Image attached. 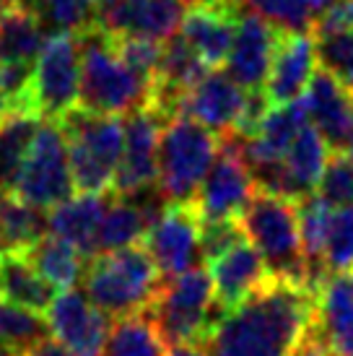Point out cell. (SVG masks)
Returning a JSON list of instances; mask_svg holds the SVG:
<instances>
[{
	"instance_id": "28",
	"label": "cell",
	"mask_w": 353,
	"mask_h": 356,
	"mask_svg": "<svg viewBox=\"0 0 353 356\" xmlns=\"http://www.w3.org/2000/svg\"><path fill=\"white\" fill-rule=\"evenodd\" d=\"M47 40L37 13L24 6L10 8L0 16V60L10 63H34Z\"/></svg>"
},
{
	"instance_id": "3",
	"label": "cell",
	"mask_w": 353,
	"mask_h": 356,
	"mask_svg": "<svg viewBox=\"0 0 353 356\" xmlns=\"http://www.w3.org/2000/svg\"><path fill=\"white\" fill-rule=\"evenodd\" d=\"M164 281L140 242L91 255L83 273L86 297L107 317L146 312Z\"/></svg>"
},
{
	"instance_id": "35",
	"label": "cell",
	"mask_w": 353,
	"mask_h": 356,
	"mask_svg": "<svg viewBox=\"0 0 353 356\" xmlns=\"http://www.w3.org/2000/svg\"><path fill=\"white\" fill-rule=\"evenodd\" d=\"M317 195L325 198L330 206H351L353 203V159L343 151H333L320 182Z\"/></svg>"
},
{
	"instance_id": "20",
	"label": "cell",
	"mask_w": 353,
	"mask_h": 356,
	"mask_svg": "<svg viewBox=\"0 0 353 356\" xmlns=\"http://www.w3.org/2000/svg\"><path fill=\"white\" fill-rule=\"evenodd\" d=\"M312 325L333 356H353V273H327L314 291Z\"/></svg>"
},
{
	"instance_id": "17",
	"label": "cell",
	"mask_w": 353,
	"mask_h": 356,
	"mask_svg": "<svg viewBox=\"0 0 353 356\" xmlns=\"http://www.w3.org/2000/svg\"><path fill=\"white\" fill-rule=\"evenodd\" d=\"M302 99L306 107V118L320 130L330 151H343L353 122V91L340 79H335L330 70L317 65Z\"/></svg>"
},
{
	"instance_id": "30",
	"label": "cell",
	"mask_w": 353,
	"mask_h": 356,
	"mask_svg": "<svg viewBox=\"0 0 353 356\" xmlns=\"http://www.w3.org/2000/svg\"><path fill=\"white\" fill-rule=\"evenodd\" d=\"M40 122L42 118L31 112H13L0 118V188H10Z\"/></svg>"
},
{
	"instance_id": "24",
	"label": "cell",
	"mask_w": 353,
	"mask_h": 356,
	"mask_svg": "<svg viewBox=\"0 0 353 356\" xmlns=\"http://www.w3.org/2000/svg\"><path fill=\"white\" fill-rule=\"evenodd\" d=\"M154 218L156 213H151L143 203H136L133 198H122V195H112L104 216L99 221L97 237H94V255L138 245Z\"/></svg>"
},
{
	"instance_id": "43",
	"label": "cell",
	"mask_w": 353,
	"mask_h": 356,
	"mask_svg": "<svg viewBox=\"0 0 353 356\" xmlns=\"http://www.w3.org/2000/svg\"><path fill=\"white\" fill-rule=\"evenodd\" d=\"M0 356H26L24 351H16V348L6 346V343H0Z\"/></svg>"
},
{
	"instance_id": "44",
	"label": "cell",
	"mask_w": 353,
	"mask_h": 356,
	"mask_svg": "<svg viewBox=\"0 0 353 356\" xmlns=\"http://www.w3.org/2000/svg\"><path fill=\"white\" fill-rule=\"evenodd\" d=\"M179 3H182V6H190V8H192V6H200V0H179Z\"/></svg>"
},
{
	"instance_id": "34",
	"label": "cell",
	"mask_w": 353,
	"mask_h": 356,
	"mask_svg": "<svg viewBox=\"0 0 353 356\" xmlns=\"http://www.w3.org/2000/svg\"><path fill=\"white\" fill-rule=\"evenodd\" d=\"M19 6L37 13L40 21H47L55 31H81L94 24L99 0H16Z\"/></svg>"
},
{
	"instance_id": "27",
	"label": "cell",
	"mask_w": 353,
	"mask_h": 356,
	"mask_svg": "<svg viewBox=\"0 0 353 356\" xmlns=\"http://www.w3.org/2000/svg\"><path fill=\"white\" fill-rule=\"evenodd\" d=\"M26 257L52 286L58 291H65V289L76 286V281L81 278L86 255L79 248H73L70 242L47 232V234H42L40 242H34L26 250Z\"/></svg>"
},
{
	"instance_id": "2",
	"label": "cell",
	"mask_w": 353,
	"mask_h": 356,
	"mask_svg": "<svg viewBox=\"0 0 353 356\" xmlns=\"http://www.w3.org/2000/svg\"><path fill=\"white\" fill-rule=\"evenodd\" d=\"M81 58L79 107L94 115H128L143 107L151 94V81L125 65L115 42L99 26L76 31Z\"/></svg>"
},
{
	"instance_id": "7",
	"label": "cell",
	"mask_w": 353,
	"mask_h": 356,
	"mask_svg": "<svg viewBox=\"0 0 353 356\" xmlns=\"http://www.w3.org/2000/svg\"><path fill=\"white\" fill-rule=\"evenodd\" d=\"M167 343H206L226 315L213 299V281L206 268L192 266L167 278L146 309Z\"/></svg>"
},
{
	"instance_id": "26",
	"label": "cell",
	"mask_w": 353,
	"mask_h": 356,
	"mask_svg": "<svg viewBox=\"0 0 353 356\" xmlns=\"http://www.w3.org/2000/svg\"><path fill=\"white\" fill-rule=\"evenodd\" d=\"M99 356H167V338L148 312L115 317Z\"/></svg>"
},
{
	"instance_id": "32",
	"label": "cell",
	"mask_w": 353,
	"mask_h": 356,
	"mask_svg": "<svg viewBox=\"0 0 353 356\" xmlns=\"http://www.w3.org/2000/svg\"><path fill=\"white\" fill-rule=\"evenodd\" d=\"M47 323L42 320V315L0 299V343L29 354L31 348L47 338Z\"/></svg>"
},
{
	"instance_id": "10",
	"label": "cell",
	"mask_w": 353,
	"mask_h": 356,
	"mask_svg": "<svg viewBox=\"0 0 353 356\" xmlns=\"http://www.w3.org/2000/svg\"><path fill=\"white\" fill-rule=\"evenodd\" d=\"M200 227L203 218L192 200L164 203L156 218L148 224L140 245L154 257L158 273L164 278H174L195 266L200 252Z\"/></svg>"
},
{
	"instance_id": "36",
	"label": "cell",
	"mask_w": 353,
	"mask_h": 356,
	"mask_svg": "<svg viewBox=\"0 0 353 356\" xmlns=\"http://www.w3.org/2000/svg\"><path fill=\"white\" fill-rule=\"evenodd\" d=\"M115 50L125 65L140 73L143 79H156L158 63H161V52H164V42L151 40V37H112Z\"/></svg>"
},
{
	"instance_id": "33",
	"label": "cell",
	"mask_w": 353,
	"mask_h": 356,
	"mask_svg": "<svg viewBox=\"0 0 353 356\" xmlns=\"http://www.w3.org/2000/svg\"><path fill=\"white\" fill-rule=\"evenodd\" d=\"M322 266L327 273H353V203L333 208L330 213Z\"/></svg>"
},
{
	"instance_id": "14",
	"label": "cell",
	"mask_w": 353,
	"mask_h": 356,
	"mask_svg": "<svg viewBox=\"0 0 353 356\" xmlns=\"http://www.w3.org/2000/svg\"><path fill=\"white\" fill-rule=\"evenodd\" d=\"M185 6L179 0H99L94 26L109 37L169 40L179 31Z\"/></svg>"
},
{
	"instance_id": "39",
	"label": "cell",
	"mask_w": 353,
	"mask_h": 356,
	"mask_svg": "<svg viewBox=\"0 0 353 356\" xmlns=\"http://www.w3.org/2000/svg\"><path fill=\"white\" fill-rule=\"evenodd\" d=\"M343 31H353V0H333L314 21L312 37L325 40V37L343 34Z\"/></svg>"
},
{
	"instance_id": "4",
	"label": "cell",
	"mask_w": 353,
	"mask_h": 356,
	"mask_svg": "<svg viewBox=\"0 0 353 356\" xmlns=\"http://www.w3.org/2000/svg\"><path fill=\"white\" fill-rule=\"evenodd\" d=\"M221 138L197 120L174 115L161 125L156 151V190L164 203L195 200L197 188L218 154Z\"/></svg>"
},
{
	"instance_id": "41",
	"label": "cell",
	"mask_w": 353,
	"mask_h": 356,
	"mask_svg": "<svg viewBox=\"0 0 353 356\" xmlns=\"http://www.w3.org/2000/svg\"><path fill=\"white\" fill-rule=\"evenodd\" d=\"M167 356H208L206 343H172Z\"/></svg>"
},
{
	"instance_id": "8",
	"label": "cell",
	"mask_w": 353,
	"mask_h": 356,
	"mask_svg": "<svg viewBox=\"0 0 353 356\" xmlns=\"http://www.w3.org/2000/svg\"><path fill=\"white\" fill-rule=\"evenodd\" d=\"M10 190L37 211H49L73 195L68 138L55 120H44L34 133Z\"/></svg>"
},
{
	"instance_id": "11",
	"label": "cell",
	"mask_w": 353,
	"mask_h": 356,
	"mask_svg": "<svg viewBox=\"0 0 353 356\" xmlns=\"http://www.w3.org/2000/svg\"><path fill=\"white\" fill-rule=\"evenodd\" d=\"M255 179H252L245 159L239 154L234 136H226V138H221L216 159L200 182L192 203H195L203 221L239 218L249 198L255 195Z\"/></svg>"
},
{
	"instance_id": "6",
	"label": "cell",
	"mask_w": 353,
	"mask_h": 356,
	"mask_svg": "<svg viewBox=\"0 0 353 356\" xmlns=\"http://www.w3.org/2000/svg\"><path fill=\"white\" fill-rule=\"evenodd\" d=\"M68 138V161L76 193H109L115 182L125 130L117 115H94L88 109L73 107L58 120Z\"/></svg>"
},
{
	"instance_id": "18",
	"label": "cell",
	"mask_w": 353,
	"mask_h": 356,
	"mask_svg": "<svg viewBox=\"0 0 353 356\" xmlns=\"http://www.w3.org/2000/svg\"><path fill=\"white\" fill-rule=\"evenodd\" d=\"M278 31L257 13H242L236 16L234 44L226 58V73L242 86V89H263L270 60L275 52Z\"/></svg>"
},
{
	"instance_id": "42",
	"label": "cell",
	"mask_w": 353,
	"mask_h": 356,
	"mask_svg": "<svg viewBox=\"0 0 353 356\" xmlns=\"http://www.w3.org/2000/svg\"><path fill=\"white\" fill-rule=\"evenodd\" d=\"M343 154H348L353 159V122H351V130H348V138L343 143Z\"/></svg>"
},
{
	"instance_id": "22",
	"label": "cell",
	"mask_w": 353,
	"mask_h": 356,
	"mask_svg": "<svg viewBox=\"0 0 353 356\" xmlns=\"http://www.w3.org/2000/svg\"><path fill=\"white\" fill-rule=\"evenodd\" d=\"M112 195H115L112 190L99 193V195H88V193L70 195L68 200L49 208L47 232L70 242L73 248H79L83 255L91 257L94 255V237H97L99 221L104 216Z\"/></svg>"
},
{
	"instance_id": "5",
	"label": "cell",
	"mask_w": 353,
	"mask_h": 356,
	"mask_svg": "<svg viewBox=\"0 0 353 356\" xmlns=\"http://www.w3.org/2000/svg\"><path fill=\"white\" fill-rule=\"evenodd\" d=\"M239 224L245 237L263 255L270 276L286 278L309 289L302 237H299L296 200L268 190H255V195L239 213Z\"/></svg>"
},
{
	"instance_id": "23",
	"label": "cell",
	"mask_w": 353,
	"mask_h": 356,
	"mask_svg": "<svg viewBox=\"0 0 353 356\" xmlns=\"http://www.w3.org/2000/svg\"><path fill=\"white\" fill-rule=\"evenodd\" d=\"M58 294V289L31 266L26 252L3 250L0 252V299L44 315Z\"/></svg>"
},
{
	"instance_id": "31",
	"label": "cell",
	"mask_w": 353,
	"mask_h": 356,
	"mask_svg": "<svg viewBox=\"0 0 353 356\" xmlns=\"http://www.w3.org/2000/svg\"><path fill=\"white\" fill-rule=\"evenodd\" d=\"M333 0H242L260 19L281 31H312L317 16Z\"/></svg>"
},
{
	"instance_id": "37",
	"label": "cell",
	"mask_w": 353,
	"mask_h": 356,
	"mask_svg": "<svg viewBox=\"0 0 353 356\" xmlns=\"http://www.w3.org/2000/svg\"><path fill=\"white\" fill-rule=\"evenodd\" d=\"M317 42V65L330 70L353 91V31L333 34Z\"/></svg>"
},
{
	"instance_id": "45",
	"label": "cell",
	"mask_w": 353,
	"mask_h": 356,
	"mask_svg": "<svg viewBox=\"0 0 353 356\" xmlns=\"http://www.w3.org/2000/svg\"><path fill=\"white\" fill-rule=\"evenodd\" d=\"M3 250H6V248H3V239H0V252H3Z\"/></svg>"
},
{
	"instance_id": "13",
	"label": "cell",
	"mask_w": 353,
	"mask_h": 356,
	"mask_svg": "<svg viewBox=\"0 0 353 356\" xmlns=\"http://www.w3.org/2000/svg\"><path fill=\"white\" fill-rule=\"evenodd\" d=\"M52 341L76 356H99L109 333L107 315L76 289L58 291L44 312Z\"/></svg>"
},
{
	"instance_id": "25",
	"label": "cell",
	"mask_w": 353,
	"mask_h": 356,
	"mask_svg": "<svg viewBox=\"0 0 353 356\" xmlns=\"http://www.w3.org/2000/svg\"><path fill=\"white\" fill-rule=\"evenodd\" d=\"M327 159H330V146L325 143L320 130L314 128L312 122H306L284 154V169L296 193V200L317 190Z\"/></svg>"
},
{
	"instance_id": "1",
	"label": "cell",
	"mask_w": 353,
	"mask_h": 356,
	"mask_svg": "<svg viewBox=\"0 0 353 356\" xmlns=\"http://www.w3.org/2000/svg\"><path fill=\"white\" fill-rule=\"evenodd\" d=\"M314 315L312 289L268 278L206 338L208 356H288Z\"/></svg>"
},
{
	"instance_id": "29",
	"label": "cell",
	"mask_w": 353,
	"mask_h": 356,
	"mask_svg": "<svg viewBox=\"0 0 353 356\" xmlns=\"http://www.w3.org/2000/svg\"><path fill=\"white\" fill-rule=\"evenodd\" d=\"M47 229V218H42L37 208H31L29 203L13 193L10 188H0V239L6 250H26L40 242L42 234Z\"/></svg>"
},
{
	"instance_id": "38",
	"label": "cell",
	"mask_w": 353,
	"mask_h": 356,
	"mask_svg": "<svg viewBox=\"0 0 353 356\" xmlns=\"http://www.w3.org/2000/svg\"><path fill=\"white\" fill-rule=\"evenodd\" d=\"M245 239L239 218H218V221H203L200 227V255L206 263L224 255L229 248Z\"/></svg>"
},
{
	"instance_id": "9",
	"label": "cell",
	"mask_w": 353,
	"mask_h": 356,
	"mask_svg": "<svg viewBox=\"0 0 353 356\" xmlns=\"http://www.w3.org/2000/svg\"><path fill=\"white\" fill-rule=\"evenodd\" d=\"M81 58L76 31H52L34 60L29 99L34 115L42 120H63L79 107Z\"/></svg>"
},
{
	"instance_id": "12",
	"label": "cell",
	"mask_w": 353,
	"mask_h": 356,
	"mask_svg": "<svg viewBox=\"0 0 353 356\" xmlns=\"http://www.w3.org/2000/svg\"><path fill=\"white\" fill-rule=\"evenodd\" d=\"M161 125L164 120L146 104L128 112V120L122 122V130H125L122 156L112 182L115 195L136 198L151 185H156V151Z\"/></svg>"
},
{
	"instance_id": "16",
	"label": "cell",
	"mask_w": 353,
	"mask_h": 356,
	"mask_svg": "<svg viewBox=\"0 0 353 356\" xmlns=\"http://www.w3.org/2000/svg\"><path fill=\"white\" fill-rule=\"evenodd\" d=\"M317 70V42L312 31H278L270 70L263 83L270 104H288L304 94Z\"/></svg>"
},
{
	"instance_id": "21",
	"label": "cell",
	"mask_w": 353,
	"mask_h": 356,
	"mask_svg": "<svg viewBox=\"0 0 353 356\" xmlns=\"http://www.w3.org/2000/svg\"><path fill=\"white\" fill-rule=\"evenodd\" d=\"M236 16L239 10L213 8V6H192L185 10L179 34L200 55L208 68H221L234 44Z\"/></svg>"
},
{
	"instance_id": "19",
	"label": "cell",
	"mask_w": 353,
	"mask_h": 356,
	"mask_svg": "<svg viewBox=\"0 0 353 356\" xmlns=\"http://www.w3.org/2000/svg\"><path fill=\"white\" fill-rule=\"evenodd\" d=\"M208 273L213 281V299L224 312H231L252 291L263 286L268 278H273L263 255L247 237L226 250L224 255H218L216 260H211Z\"/></svg>"
},
{
	"instance_id": "40",
	"label": "cell",
	"mask_w": 353,
	"mask_h": 356,
	"mask_svg": "<svg viewBox=\"0 0 353 356\" xmlns=\"http://www.w3.org/2000/svg\"><path fill=\"white\" fill-rule=\"evenodd\" d=\"M26 356H76V354H70L68 348H63L58 341H52V338L47 336L42 343H37V346L31 348Z\"/></svg>"
},
{
	"instance_id": "15",
	"label": "cell",
	"mask_w": 353,
	"mask_h": 356,
	"mask_svg": "<svg viewBox=\"0 0 353 356\" xmlns=\"http://www.w3.org/2000/svg\"><path fill=\"white\" fill-rule=\"evenodd\" d=\"M245 94L247 89H242L229 73L211 68L192 89H187L176 99V115L197 120L200 125L213 130L218 138H226L236 128Z\"/></svg>"
}]
</instances>
